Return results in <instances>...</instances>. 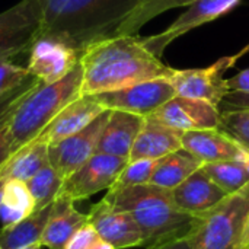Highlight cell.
Returning a JSON list of instances; mask_svg holds the SVG:
<instances>
[{
	"instance_id": "30bf717a",
	"label": "cell",
	"mask_w": 249,
	"mask_h": 249,
	"mask_svg": "<svg viewBox=\"0 0 249 249\" xmlns=\"http://www.w3.org/2000/svg\"><path fill=\"white\" fill-rule=\"evenodd\" d=\"M242 0H197L187 6V10L182 12L165 31L142 38L144 47L158 58H160L165 50L178 38L188 34L190 31L210 23L228 13H231Z\"/></svg>"
},
{
	"instance_id": "5bb4252c",
	"label": "cell",
	"mask_w": 249,
	"mask_h": 249,
	"mask_svg": "<svg viewBox=\"0 0 249 249\" xmlns=\"http://www.w3.org/2000/svg\"><path fill=\"white\" fill-rule=\"evenodd\" d=\"M80 53L64 42L38 38L29 50L28 71L44 85L64 79L77 64Z\"/></svg>"
},
{
	"instance_id": "4fadbf2b",
	"label": "cell",
	"mask_w": 249,
	"mask_h": 249,
	"mask_svg": "<svg viewBox=\"0 0 249 249\" xmlns=\"http://www.w3.org/2000/svg\"><path fill=\"white\" fill-rule=\"evenodd\" d=\"M88 223L98 236L114 249L144 247V239L136 220L125 212H121L107 203L104 198L89 210Z\"/></svg>"
},
{
	"instance_id": "ab89813d",
	"label": "cell",
	"mask_w": 249,
	"mask_h": 249,
	"mask_svg": "<svg viewBox=\"0 0 249 249\" xmlns=\"http://www.w3.org/2000/svg\"><path fill=\"white\" fill-rule=\"evenodd\" d=\"M42 248V245L41 244H34V245H29V247H26V248H22V249H41Z\"/></svg>"
},
{
	"instance_id": "6da1fadb",
	"label": "cell",
	"mask_w": 249,
	"mask_h": 249,
	"mask_svg": "<svg viewBox=\"0 0 249 249\" xmlns=\"http://www.w3.org/2000/svg\"><path fill=\"white\" fill-rule=\"evenodd\" d=\"M82 96L118 90L144 80L169 79L175 69L155 57L136 35H115L80 51Z\"/></svg>"
},
{
	"instance_id": "1f68e13d",
	"label": "cell",
	"mask_w": 249,
	"mask_h": 249,
	"mask_svg": "<svg viewBox=\"0 0 249 249\" xmlns=\"http://www.w3.org/2000/svg\"><path fill=\"white\" fill-rule=\"evenodd\" d=\"M98 239H99V236L95 232V229L89 223H86L85 226H82L79 231H76L70 236V239L66 242L63 249H88Z\"/></svg>"
},
{
	"instance_id": "e0dca14e",
	"label": "cell",
	"mask_w": 249,
	"mask_h": 249,
	"mask_svg": "<svg viewBox=\"0 0 249 249\" xmlns=\"http://www.w3.org/2000/svg\"><path fill=\"white\" fill-rule=\"evenodd\" d=\"M171 194L175 204L191 216H198L210 210L228 197V194L210 179L203 166L175 187Z\"/></svg>"
},
{
	"instance_id": "7a4b0ae2",
	"label": "cell",
	"mask_w": 249,
	"mask_h": 249,
	"mask_svg": "<svg viewBox=\"0 0 249 249\" xmlns=\"http://www.w3.org/2000/svg\"><path fill=\"white\" fill-rule=\"evenodd\" d=\"M143 0H39V38L67 44L79 53L115 36L120 25Z\"/></svg>"
},
{
	"instance_id": "9a60e30c",
	"label": "cell",
	"mask_w": 249,
	"mask_h": 249,
	"mask_svg": "<svg viewBox=\"0 0 249 249\" xmlns=\"http://www.w3.org/2000/svg\"><path fill=\"white\" fill-rule=\"evenodd\" d=\"M181 143L182 149L200 159L203 165L225 160L249 162V149L217 128L184 133Z\"/></svg>"
},
{
	"instance_id": "4316f807",
	"label": "cell",
	"mask_w": 249,
	"mask_h": 249,
	"mask_svg": "<svg viewBox=\"0 0 249 249\" xmlns=\"http://www.w3.org/2000/svg\"><path fill=\"white\" fill-rule=\"evenodd\" d=\"M64 179L53 169L51 165L41 169L34 178L26 182L35 201V212L48 207L57 200Z\"/></svg>"
},
{
	"instance_id": "5b68a950",
	"label": "cell",
	"mask_w": 249,
	"mask_h": 249,
	"mask_svg": "<svg viewBox=\"0 0 249 249\" xmlns=\"http://www.w3.org/2000/svg\"><path fill=\"white\" fill-rule=\"evenodd\" d=\"M249 214V184L196 216L190 249H241Z\"/></svg>"
},
{
	"instance_id": "9c48e42d",
	"label": "cell",
	"mask_w": 249,
	"mask_h": 249,
	"mask_svg": "<svg viewBox=\"0 0 249 249\" xmlns=\"http://www.w3.org/2000/svg\"><path fill=\"white\" fill-rule=\"evenodd\" d=\"M238 55H225L204 69L174 70L169 77L177 96L201 99L219 107L228 93L225 73L238 61Z\"/></svg>"
},
{
	"instance_id": "f1b7e54d",
	"label": "cell",
	"mask_w": 249,
	"mask_h": 249,
	"mask_svg": "<svg viewBox=\"0 0 249 249\" xmlns=\"http://www.w3.org/2000/svg\"><path fill=\"white\" fill-rule=\"evenodd\" d=\"M41 85L42 82L31 74L25 82H22L20 85L0 96V131L9 124L10 118L13 117L18 107L22 104V101Z\"/></svg>"
},
{
	"instance_id": "e575fe53",
	"label": "cell",
	"mask_w": 249,
	"mask_h": 249,
	"mask_svg": "<svg viewBox=\"0 0 249 249\" xmlns=\"http://www.w3.org/2000/svg\"><path fill=\"white\" fill-rule=\"evenodd\" d=\"M146 249H190V242H188V238H179L174 241L155 244V245L146 247Z\"/></svg>"
},
{
	"instance_id": "cb8c5ba5",
	"label": "cell",
	"mask_w": 249,
	"mask_h": 249,
	"mask_svg": "<svg viewBox=\"0 0 249 249\" xmlns=\"http://www.w3.org/2000/svg\"><path fill=\"white\" fill-rule=\"evenodd\" d=\"M35 212V201L23 181L9 179L3 185L0 214L6 225L16 223Z\"/></svg>"
},
{
	"instance_id": "83f0119b",
	"label": "cell",
	"mask_w": 249,
	"mask_h": 249,
	"mask_svg": "<svg viewBox=\"0 0 249 249\" xmlns=\"http://www.w3.org/2000/svg\"><path fill=\"white\" fill-rule=\"evenodd\" d=\"M217 130L249 149V107L220 109V124Z\"/></svg>"
},
{
	"instance_id": "44dd1931",
	"label": "cell",
	"mask_w": 249,
	"mask_h": 249,
	"mask_svg": "<svg viewBox=\"0 0 249 249\" xmlns=\"http://www.w3.org/2000/svg\"><path fill=\"white\" fill-rule=\"evenodd\" d=\"M201 166L200 159L181 147L156 160L149 184L172 191Z\"/></svg>"
},
{
	"instance_id": "603a6c76",
	"label": "cell",
	"mask_w": 249,
	"mask_h": 249,
	"mask_svg": "<svg viewBox=\"0 0 249 249\" xmlns=\"http://www.w3.org/2000/svg\"><path fill=\"white\" fill-rule=\"evenodd\" d=\"M53 206L54 203L42 210L34 212L31 216L16 223L6 225L0 231V248L22 249L34 244H41V236L51 216Z\"/></svg>"
},
{
	"instance_id": "d6a6232c",
	"label": "cell",
	"mask_w": 249,
	"mask_h": 249,
	"mask_svg": "<svg viewBox=\"0 0 249 249\" xmlns=\"http://www.w3.org/2000/svg\"><path fill=\"white\" fill-rule=\"evenodd\" d=\"M225 85L228 92H242L249 93V67L236 73L232 77L225 79Z\"/></svg>"
},
{
	"instance_id": "d6986e66",
	"label": "cell",
	"mask_w": 249,
	"mask_h": 249,
	"mask_svg": "<svg viewBox=\"0 0 249 249\" xmlns=\"http://www.w3.org/2000/svg\"><path fill=\"white\" fill-rule=\"evenodd\" d=\"M181 131H177L153 117H144L142 130L133 144L128 162L133 160H158L182 147Z\"/></svg>"
},
{
	"instance_id": "d4e9b609",
	"label": "cell",
	"mask_w": 249,
	"mask_h": 249,
	"mask_svg": "<svg viewBox=\"0 0 249 249\" xmlns=\"http://www.w3.org/2000/svg\"><path fill=\"white\" fill-rule=\"evenodd\" d=\"M210 179L220 187L228 196L235 194L249 184V162L225 160L203 165Z\"/></svg>"
},
{
	"instance_id": "60d3db41",
	"label": "cell",
	"mask_w": 249,
	"mask_h": 249,
	"mask_svg": "<svg viewBox=\"0 0 249 249\" xmlns=\"http://www.w3.org/2000/svg\"><path fill=\"white\" fill-rule=\"evenodd\" d=\"M4 182H6V181L0 178V206H1V193H3V185H4Z\"/></svg>"
},
{
	"instance_id": "b9f144b4",
	"label": "cell",
	"mask_w": 249,
	"mask_h": 249,
	"mask_svg": "<svg viewBox=\"0 0 249 249\" xmlns=\"http://www.w3.org/2000/svg\"><path fill=\"white\" fill-rule=\"evenodd\" d=\"M0 249H1V248H0Z\"/></svg>"
},
{
	"instance_id": "3957f363",
	"label": "cell",
	"mask_w": 249,
	"mask_h": 249,
	"mask_svg": "<svg viewBox=\"0 0 249 249\" xmlns=\"http://www.w3.org/2000/svg\"><path fill=\"white\" fill-rule=\"evenodd\" d=\"M104 200L136 220L144 247L187 238L196 219L175 204L169 190L152 184L108 190Z\"/></svg>"
},
{
	"instance_id": "f35d334b",
	"label": "cell",
	"mask_w": 249,
	"mask_h": 249,
	"mask_svg": "<svg viewBox=\"0 0 249 249\" xmlns=\"http://www.w3.org/2000/svg\"><path fill=\"white\" fill-rule=\"evenodd\" d=\"M248 53H249V44L248 45H245L239 53H236V55H238V58H241L242 55H245V54H248Z\"/></svg>"
},
{
	"instance_id": "ac0fdd59",
	"label": "cell",
	"mask_w": 249,
	"mask_h": 249,
	"mask_svg": "<svg viewBox=\"0 0 249 249\" xmlns=\"http://www.w3.org/2000/svg\"><path fill=\"white\" fill-rule=\"evenodd\" d=\"M143 123L144 117L124 111H109L108 121L99 136L95 153L128 159Z\"/></svg>"
},
{
	"instance_id": "2e32d148",
	"label": "cell",
	"mask_w": 249,
	"mask_h": 249,
	"mask_svg": "<svg viewBox=\"0 0 249 249\" xmlns=\"http://www.w3.org/2000/svg\"><path fill=\"white\" fill-rule=\"evenodd\" d=\"M107 109L92 96L85 95L69 104L41 133L38 137L48 146L57 144L61 140L86 128Z\"/></svg>"
},
{
	"instance_id": "ba28073f",
	"label": "cell",
	"mask_w": 249,
	"mask_h": 249,
	"mask_svg": "<svg viewBox=\"0 0 249 249\" xmlns=\"http://www.w3.org/2000/svg\"><path fill=\"white\" fill-rule=\"evenodd\" d=\"M127 163L128 159L125 158L95 153L77 171L64 179L58 197L76 203L79 200H86L99 191L109 190Z\"/></svg>"
},
{
	"instance_id": "7c38bea8",
	"label": "cell",
	"mask_w": 249,
	"mask_h": 249,
	"mask_svg": "<svg viewBox=\"0 0 249 249\" xmlns=\"http://www.w3.org/2000/svg\"><path fill=\"white\" fill-rule=\"evenodd\" d=\"M150 117L181 133L214 130L219 128L220 124L219 107L201 99L177 95L156 109Z\"/></svg>"
},
{
	"instance_id": "d590c367",
	"label": "cell",
	"mask_w": 249,
	"mask_h": 249,
	"mask_svg": "<svg viewBox=\"0 0 249 249\" xmlns=\"http://www.w3.org/2000/svg\"><path fill=\"white\" fill-rule=\"evenodd\" d=\"M4 128L0 131V169L6 163V160L10 158V150H9V143H7V137H6V130Z\"/></svg>"
},
{
	"instance_id": "484cf974",
	"label": "cell",
	"mask_w": 249,
	"mask_h": 249,
	"mask_svg": "<svg viewBox=\"0 0 249 249\" xmlns=\"http://www.w3.org/2000/svg\"><path fill=\"white\" fill-rule=\"evenodd\" d=\"M194 1L197 0H143L120 25L117 35H134L158 15L171 9L190 6Z\"/></svg>"
},
{
	"instance_id": "52a82bcc",
	"label": "cell",
	"mask_w": 249,
	"mask_h": 249,
	"mask_svg": "<svg viewBox=\"0 0 249 249\" xmlns=\"http://www.w3.org/2000/svg\"><path fill=\"white\" fill-rule=\"evenodd\" d=\"M175 95L171 80L160 77L92 96L108 111H124L140 117H149Z\"/></svg>"
},
{
	"instance_id": "7402d4cb",
	"label": "cell",
	"mask_w": 249,
	"mask_h": 249,
	"mask_svg": "<svg viewBox=\"0 0 249 249\" xmlns=\"http://www.w3.org/2000/svg\"><path fill=\"white\" fill-rule=\"evenodd\" d=\"M48 165V144L39 139H35L16 153L10 155V158L0 169V178L4 181L18 179L28 182Z\"/></svg>"
},
{
	"instance_id": "8992f818",
	"label": "cell",
	"mask_w": 249,
	"mask_h": 249,
	"mask_svg": "<svg viewBox=\"0 0 249 249\" xmlns=\"http://www.w3.org/2000/svg\"><path fill=\"white\" fill-rule=\"evenodd\" d=\"M39 0H20L0 13V63L29 51L41 31Z\"/></svg>"
},
{
	"instance_id": "4dcf8cb0",
	"label": "cell",
	"mask_w": 249,
	"mask_h": 249,
	"mask_svg": "<svg viewBox=\"0 0 249 249\" xmlns=\"http://www.w3.org/2000/svg\"><path fill=\"white\" fill-rule=\"evenodd\" d=\"M31 73L28 71V69L13 64L12 61L0 63V96L25 82Z\"/></svg>"
},
{
	"instance_id": "74e56055",
	"label": "cell",
	"mask_w": 249,
	"mask_h": 249,
	"mask_svg": "<svg viewBox=\"0 0 249 249\" xmlns=\"http://www.w3.org/2000/svg\"><path fill=\"white\" fill-rule=\"evenodd\" d=\"M241 249H249V214L247 228H245V232H244V238H242V247H241Z\"/></svg>"
},
{
	"instance_id": "277c9868",
	"label": "cell",
	"mask_w": 249,
	"mask_h": 249,
	"mask_svg": "<svg viewBox=\"0 0 249 249\" xmlns=\"http://www.w3.org/2000/svg\"><path fill=\"white\" fill-rule=\"evenodd\" d=\"M82 96V67L77 64L64 79L41 85L18 107L9 124L6 137L10 155L41 136L47 125L74 99Z\"/></svg>"
},
{
	"instance_id": "f546056e",
	"label": "cell",
	"mask_w": 249,
	"mask_h": 249,
	"mask_svg": "<svg viewBox=\"0 0 249 249\" xmlns=\"http://www.w3.org/2000/svg\"><path fill=\"white\" fill-rule=\"evenodd\" d=\"M156 160H133L125 165L120 177L117 178L115 184L109 190H120L125 187H134V185H143L149 184L150 177L153 174Z\"/></svg>"
},
{
	"instance_id": "8fae6325",
	"label": "cell",
	"mask_w": 249,
	"mask_h": 249,
	"mask_svg": "<svg viewBox=\"0 0 249 249\" xmlns=\"http://www.w3.org/2000/svg\"><path fill=\"white\" fill-rule=\"evenodd\" d=\"M108 117L109 111L107 109L86 128L61 140L57 144L48 146L50 165L63 179L69 178L95 155L99 136L108 121Z\"/></svg>"
},
{
	"instance_id": "8d00e7d4",
	"label": "cell",
	"mask_w": 249,
	"mask_h": 249,
	"mask_svg": "<svg viewBox=\"0 0 249 249\" xmlns=\"http://www.w3.org/2000/svg\"><path fill=\"white\" fill-rule=\"evenodd\" d=\"M88 249H114V248H112L111 245H108L107 242H104V241L99 238L96 242H93V244H92V245H90Z\"/></svg>"
},
{
	"instance_id": "836d02e7",
	"label": "cell",
	"mask_w": 249,
	"mask_h": 249,
	"mask_svg": "<svg viewBox=\"0 0 249 249\" xmlns=\"http://www.w3.org/2000/svg\"><path fill=\"white\" fill-rule=\"evenodd\" d=\"M249 107V93L242 92H228L223 98L222 104L219 105V109L226 108H248Z\"/></svg>"
},
{
	"instance_id": "ffe728a7",
	"label": "cell",
	"mask_w": 249,
	"mask_h": 249,
	"mask_svg": "<svg viewBox=\"0 0 249 249\" xmlns=\"http://www.w3.org/2000/svg\"><path fill=\"white\" fill-rule=\"evenodd\" d=\"M86 223L88 216L79 212L71 200L57 197L41 236V245L47 249H63L70 236Z\"/></svg>"
}]
</instances>
